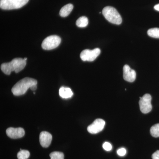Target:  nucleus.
Masks as SVG:
<instances>
[{
	"instance_id": "obj_15",
	"label": "nucleus",
	"mask_w": 159,
	"mask_h": 159,
	"mask_svg": "<svg viewBox=\"0 0 159 159\" xmlns=\"http://www.w3.org/2000/svg\"><path fill=\"white\" fill-rule=\"evenodd\" d=\"M148 36L154 38L159 39V28H152L147 31Z\"/></svg>"
},
{
	"instance_id": "obj_13",
	"label": "nucleus",
	"mask_w": 159,
	"mask_h": 159,
	"mask_svg": "<svg viewBox=\"0 0 159 159\" xmlns=\"http://www.w3.org/2000/svg\"><path fill=\"white\" fill-rule=\"evenodd\" d=\"M73 8H74V6L71 4H67L66 6H64L60 11V15L63 17L68 16L73 10Z\"/></svg>"
},
{
	"instance_id": "obj_9",
	"label": "nucleus",
	"mask_w": 159,
	"mask_h": 159,
	"mask_svg": "<svg viewBox=\"0 0 159 159\" xmlns=\"http://www.w3.org/2000/svg\"><path fill=\"white\" fill-rule=\"evenodd\" d=\"M6 133L7 136L12 139H17L22 138L25 134V130L20 127L16 128L9 127L7 129Z\"/></svg>"
},
{
	"instance_id": "obj_5",
	"label": "nucleus",
	"mask_w": 159,
	"mask_h": 159,
	"mask_svg": "<svg viewBox=\"0 0 159 159\" xmlns=\"http://www.w3.org/2000/svg\"><path fill=\"white\" fill-rule=\"evenodd\" d=\"M61 42V39L56 35H51L46 38L42 43V48L45 50L56 48Z\"/></svg>"
},
{
	"instance_id": "obj_11",
	"label": "nucleus",
	"mask_w": 159,
	"mask_h": 159,
	"mask_svg": "<svg viewBox=\"0 0 159 159\" xmlns=\"http://www.w3.org/2000/svg\"><path fill=\"white\" fill-rule=\"evenodd\" d=\"M52 139V135L51 134L48 132H42L40 134V144L43 148H48L50 146Z\"/></svg>"
},
{
	"instance_id": "obj_16",
	"label": "nucleus",
	"mask_w": 159,
	"mask_h": 159,
	"mask_svg": "<svg viewBox=\"0 0 159 159\" xmlns=\"http://www.w3.org/2000/svg\"><path fill=\"white\" fill-rule=\"evenodd\" d=\"M150 134L154 138L159 137V123L155 124L152 126L150 129Z\"/></svg>"
},
{
	"instance_id": "obj_12",
	"label": "nucleus",
	"mask_w": 159,
	"mask_h": 159,
	"mask_svg": "<svg viewBox=\"0 0 159 159\" xmlns=\"http://www.w3.org/2000/svg\"><path fill=\"white\" fill-rule=\"evenodd\" d=\"M59 95L61 98L68 99L73 96V93L70 89L65 87H61L59 89Z\"/></svg>"
},
{
	"instance_id": "obj_22",
	"label": "nucleus",
	"mask_w": 159,
	"mask_h": 159,
	"mask_svg": "<svg viewBox=\"0 0 159 159\" xmlns=\"http://www.w3.org/2000/svg\"><path fill=\"white\" fill-rule=\"evenodd\" d=\"M31 90L34 91L37 89V84H35V85H32V86H31V87L30 88Z\"/></svg>"
},
{
	"instance_id": "obj_10",
	"label": "nucleus",
	"mask_w": 159,
	"mask_h": 159,
	"mask_svg": "<svg viewBox=\"0 0 159 159\" xmlns=\"http://www.w3.org/2000/svg\"><path fill=\"white\" fill-rule=\"evenodd\" d=\"M123 78L126 81L129 82H133L136 78L135 71L130 68L127 65L124 66L123 68Z\"/></svg>"
},
{
	"instance_id": "obj_18",
	"label": "nucleus",
	"mask_w": 159,
	"mask_h": 159,
	"mask_svg": "<svg viewBox=\"0 0 159 159\" xmlns=\"http://www.w3.org/2000/svg\"><path fill=\"white\" fill-rule=\"evenodd\" d=\"M51 159H64V155L60 152H54L50 154Z\"/></svg>"
},
{
	"instance_id": "obj_4",
	"label": "nucleus",
	"mask_w": 159,
	"mask_h": 159,
	"mask_svg": "<svg viewBox=\"0 0 159 159\" xmlns=\"http://www.w3.org/2000/svg\"><path fill=\"white\" fill-rule=\"evenodd\" d=\"M29 0H0V7L5 10L18 9L25 6Z\"/></svg>"
},
{
	"instance_id": "obj_3",
	"label": "nucleus",
	"mask_w": 159,
	"mask_h": 159,
	"mask_svg": "<svg viewBox=\"0 0 159 159\" xmlns=\"http://www.w3.org/2000/svg\"><path fill=\"white\" fill-rule=\"evenodd\" d=\"M102 13L106 19L112 24L119 25L122 22L121 15L114 7H105L102 10Z\"/></svg>"
},
{
	"instance_id": "obj_20",
	"label": "nucleus",
	"mask_w": 159,
	"mask_h": 159,
	"mask_svg": "<svg viewBox=\"0 0 159 159\" xmlns=\"http://www.w3.org/2000/svg\"><path fill=\"white\" fill-rule=\"evenodd\" d=\"M117 154L119 156H124L126 153V150L125 148H120L117 151Z\"/></svg>"
},
{
	"instance_id": "obj_2",
	"label": "nucleus",
	"mask_w": 159,
	"mask_h": 159,
	"mask_svg": "<svg viewBox=\"0 0 159 159\" xmlns=\"http://www.w3.org/2000/svg\"><path fill=\"white\" fill-rule=\"evenodd\" d=\"M37 84L36 80L29 77H25L16 84L11 89V92L15 96L24 95L32 85Z\"/></svg>"
},
{
	"instance_id": "obj_24",
	"label": "nucleus",
	"mask_w": 159,
	"mask_h": 159,
	"mask_svg": "<svg viewBox=\"0 0 159 159\" xmlns=\"http://www.w3.org/2000/svg\"><path fill=\"white\" fill-rule=\"evenodd\" d=\"M24 59L25 60V61H27V57H25V58H24Z\"/></svg>"
},
{
	"instance_id": "obj_17",
	"label": "nucleus",
	"mask_w": 159,
	"mask_h": 159,
	"mask_svg": "<svg viewBox=\"0 0 159 159\" xmlns=\"http://www.w3.org/2000/svg\"><path fill=\"white\" fill-rule=\"evenodd\" d=\"M30 155L29 151L20 149L19 152L17 153V157L18 159H28L30 157Z\"/></svg>"
},
{
	"instance_id": "obj_14",
	"label": "nucleus",
	"mask_w": 159,
	"mask_h": 159,
	"mask_svg": "<svg viewBox=\"0 0 159 159\" xmlns=\"http://www.w3.org/2000/svg\"><path fill=\"white\" fill-rule=\"evenodd\" d=\"M88 19L86 16H83L80 17L76 21V25L80 28H84L88 25Z\"/></svg>"
},
{
	"instance_id": "obj_1",
	"label": "nucleus",
	"mask_w": 159,
	"mask_h": 159,
	"mask_svg": "<svg viewBox=\"0 0 159 159\" xmlns=\"http://www.w3.org/2000/svg\"><path fill=\"white\" fill-rule=\"evenodd\" d=\"M26 64V61L23 58H14L10 62L3 63L1 66V69L4 74L10 75L13 71L18 73L21 71L25 68Z\"/></svg>"
},
{
	"instance_id": "obj_23",
	"label": "nucleus",
	"mask_w": 159,
	"mask_h": 159,
	"mask_svg": "<svg viewBox=\"0 0 159 159\" xmlns=\"http://www.w3.org/2000/svg\"><path fill=\"white\" fill-rule=\"evenodd\" d=\"M154 9H155L156 10H157V11H159V4L155 6L154 7Z\"/></svg>"
},
{
	"instance_id": "obj_6",
	"label": "nucleus",
	"mask_w": 159,
	"mask_h": 159,
	"mask_svg": "<svg viewBox=\"0 0 159 159\" xmlns=\"http://www.w3.org/2000/svg\"><path fill=\"white\" fill-rule=\"evenodd\" d=\"M151 100L152 97L149 94H145L142 97H140L139 104L140 110L142 113L147 114L152 111Z\"/></svg>"
},
{
	"instance_id": "obj_19",
	"label": "nucleus",
	"mask_w": 159,
	"mask_h": 159,
	"mask_svg": "<svg viewBox=\"0 0 159 159\" xmlns=\"http://www.w3.org/2000/svg\"><path fill=\"white\" fill-rule=\"evenodd\" d=\"M102 147H103V149L107 151H110L111 150L112 148V145L108 142H104L102 145Z\"/></svg>"
},
{
	"instance_id": "obj_21",
	"label": "nucleus",
	"mask_w": 159,
	"mask_h": 159,
	"mask_svg": "<svg viewBox=\"0 0 159 159\" xmlns=\"http://www.w3.org/2000/svg\"><path fill=\"white\" fill-rule=\"evenodd\" d=\"M152 159H159V150L157 151L152 155Z\"/></svg>"
},
{
	"instance_id": "obj_7",
	"label": "nucleus",
	"mask_w": 159,
	"mask_h": 159,
	"mask_svg": "<svg viewBox=\"0 0 159 159\" xmlns=\"http://www.w3.org/2000/svg\"><path fill=\"white\" fill-rule=\"evenodd\" d=\"M100 52L101 51L99 48H95L93 50L86 49L80 53V57L83 61H93L98 57Z\"/></svg>"
},
{
	"instance_id": "obj_8",
	"label": "nucleus",
	"mask_w": 159,
	"mask_h": 159,
	"mask_svg": "<svg viewBox=\"0 0 159 159\" xmlns=\"http://www.w3.org/2000/svg\"><path fill=\"white\" fill-rule=\"evenodd\" d=\"M105 125V122L103 119H97L92 124L89 125L87 130L90 134H97L102 130Z\"/></svg>"
}]
</instances>
